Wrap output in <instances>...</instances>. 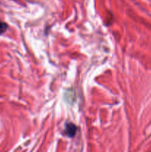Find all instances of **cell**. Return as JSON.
Instances as JSON below:
<instances>
[{
    "label": "cell",
    "mask_w": 151,
    "mask_h": 152,
    "mask_svg": "<svg viewBox=\"0 0 151 152\" xmlns=\"http://www.w3.org/2000/svg\"><path fill=\"white\" fill-rule=\"evenodd\" d=\"M7 24L0 21V35L4 34V33L7 31Z\"/></svg>",
    "instance_id": "obj_2"
},
{
    "label": "cell",
    "mask_w": 151,
    "mask_h": 152,
    "mask_svg": "<svg viewBox=\"0 0 151 152\" xmlns=\"http://www.w3.org/2000/svg\"><path fill=\"white\" fill-rule=\"evenodd\" d=\"M76 127L75 125H73V123H68L65 126V134L68 135L70 137H73L74 135L76 134Z\"/></svg>",
    "instance_id": "obj_1"
}]
</instances>
